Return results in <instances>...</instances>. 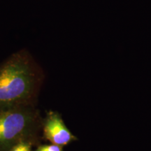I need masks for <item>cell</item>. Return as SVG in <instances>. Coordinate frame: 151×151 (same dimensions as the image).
Here are the masks:
<instances>
[{
	"label": "cell",
	"instance_id": "6da1fadb",
	"mask_svg": "<svg viewBox=\"0 0 151 151\" xmlns=\"http://www.w3.org/2000/svg\"><path fill=\"white\" fill-rule=\"evenodd\" d=\"M43 79L40 67L25 50L0 64V108L32 105Z\"/></svg>",
	"mask_w": 151,
	"mask_h": 151
},
{
	"label": "cell",
	"instance_id": "7a4b0ae2",
	"mask_svg": "<svg viewBox=\"0 0 151 151\" xmlns=\"http://www.w3.org/2000/svg\"><path fill=\"white\" fill-rule=\"evenodd\" d=\"M40 120L34 104L0 108V151H9L22 141H32L41 127Z\"/></svg>",
	"mask_w": 151,
	"mask_h": 151
},
{
	"label": "cell",
	"instance_id": "3957f363",
	"mask_svg": "<svg viewBox=\"0 0 151 151\" xmlns=\"http://www.w3.org/2000/svg\"><path fill=\"white\" fill-rule=\"evenodd\" d=\"M43 134L51 143L62 147L76 141L77 138L69 131L61 116L58 113L50 111L43 122Z\"/></svg>",
	"mask_w": 151,
	"mask_h": 151
},
{
	"label": "cell",
	"instance_id": "277c9868",
	"mask_svg": "<svg viewBox=\"0 0 151 151\" xmlns=\"http://www.w3.org/2000/svg\"><path fill=\"white\" fill-rule=\"evenodd\" d=\"M32 141H24L14 146L9 151H32Z\"/></svg>",
	"mask_w": 151,
	"mask_h": 151
},
{
	"label": "cell",
	"instance_id": "5b68a950",
	"mask_svg": "<svg viewBox=\"0 0 151 151\" xmlns=\"http://www.w3.org/2000/svg\"><path fill=\"white\" fill-rule=\"evenodd\" d=\"M36 151H63L62 147L60 146L55 144L43 145V146H39Z\"/></svg>",
	"mask_w": 151,
	"mask_h": 151
}]
</instances>
